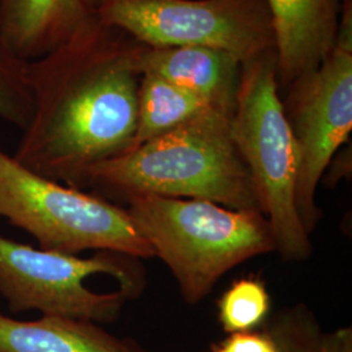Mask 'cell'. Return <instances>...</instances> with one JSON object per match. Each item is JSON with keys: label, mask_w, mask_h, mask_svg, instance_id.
Segmentation results:
<instances>
[{"label": "cell", "mask_w": 352, "mask_h": 352, "mask_svg": "<svg viewBox=\"0 0 352 352\" xmlns=\"http://www.w3.org/2000/svg\"><path fill=\"white\" fill-rule=\"evenodd\" d=\"M141 47L93 16L65 43L28 62L33 113L13 158L80 189L91 167L129 151L138 126Z\"/></svg>", "instance_id": "1"}, {"label": "cell", "mask_w": 352, "mask_h": 352, "mask_svg": "<svg viewBox=\"0 0 352 352\" xmlns=\"http://www.w3.org/2000/svg\"><path fill=\"white\" fill-rule=\"evenodd\" d=\"M228 113L206 109L162 136L96 164L80 189L109 201L148 193L261 212Z\"/></svg>", "instance_id": "2"}, {"label": "cell", "mask_w": 352, "mask_h": 352, "mask_svg": "<svg viewBox=\"0 0 352 352\" xmlns=\"http://www.w3.org/2000/svg\"><path fill=\"white\" fill-rule=\"evenodd\" d=\"M126 202L133 226L168 267L188 305L206 299L234 267L276 252L272 227L258 210L148 193Z\"/></svg>", "instance_id": "3"}, {"label": "cell", "mask_w": 352, "mask_h": 352, "mask_svg": "<svg viewBox=\"0 0 352 352\" xmlns=\"http://www.w3.org/2000/svg\"><path fill=\"white\" fill-rule=\"evenodd\" d=\"M230 128L272 227L276 252L286 263L307 261L314 247L295 206L299 155L278 89L277 51L241 63Z\"/></svg>", "instance_id": "4"}, {"label": "cell", "mask_w": 352, "mask_h": 352, "mask_svg": "<svg viewBox=\"0 0 352 352\" xmlns=\"http://www.w3.org/2000/svg\"><path fill=\"white\" fill-rule=\"evenodd\" d=\"M144 286L139 258L109 251L84 258L0 235V295L12 314L38 311L111 324Z\"/></svg>", "instance_id": "5"}, {"label": "cell", "mask_w": 352, "mask_h": 352, "mask_svg": "<svg viewBox=\"0 0 352 352\" xmlns=\"http://www.w3.org/2000/svg\"><path fill=\"white\" fill-rule=\"evenodd\" d=\"M0 217L32 235L41 250L76 256L109 251L139 260L154 257L126 208L38 175L1 148Z\"/></svg>", "instance_id": "6"}, {"label": "cell", "mask_w": 352, "mask_h": 352, "mask_svg": "<svg viewBox=\"0 0 352 352\" xmlns=\"http://www.w3.org/2000/svg\"><path fill=\"white\" fill-rule=\"evenodd\" d=\"M283 91L282 106L299 155L295 206L312 235L322 217L318 186L351 135L352 0H340L337 37L327 58Z\"/></svg>", "instance_id": "7"}, {"label": "cell", "mask_w": 352, "mask_h": 352, "mask_svg": "<svg viewBox=\"0 0 352 352\" xmlns=\"http://www.w3.org/2000/svg\"><path fill=\"white\" fill-rule=\"evenodd\" d=\"M94 16L151 47H209L240 63L277 46L266 0H101Z\"/></svg>", "instance_id": "8"}, {"label": "cell", "mask_w": 352, "mask_h": 352, "mask_svg": "<svg viewBox=\"0 0 352 352\" xmlns=\"http://www.w3.org/2000/svg\"><path fill=\"white\" fill-rule=\"evenodd\" d=\"M277 41L279 93L316 69L333 49L340 0H266Z\"/></svg>", "instance_id": "9"}, {"label": "cell", "mask_w": 352, "mask_h": 352, "mask_svg": "<svg viewBox=\"0 0 352 352\" xmlns=\"http://www.w3.org/2000/svg\"><path fill=\"white\" fill-rule=\"evenodd\" d=\"M140 75L151 74L184 89L212 109L232 115L239 89L241 63L226 51L200 46L151 47L142 45Z\"/></svg>", "instance_id": "10"}, {"label": "cell", "mask_w": 352, "mask_h": 352, "mask_svg": "<svg viewBox=\"0 0 352 352\" xmlns=\"http://www.w3.org/2000/svg\"><path fill=\"white\" fill-rule=\"evenodd\" d=\"M93 16L87 0H0V42L30 62L65 43Z\"/></svg>", "instance_id": "11"}, {"label": "cell", "mask_w": 352, "mask_h": 352, "mask_svg": "<svg viewBox=\"0 0 352 352\" xmlns=\"http://www.w3.org/2000/svg\"><path fill=\"white\" fill-rule=\"evenodd\" d=\"M0 352H148L129 337H118L101 324L59 316L33 321L0 314Z\"/></svg>", "instance_id": "12"}, {"label": "cell", "mask_w": 352, "mask_h": 352, "mask_svg": "<svg viewBox=\"0 0 352 352\" xmlns=\"http://www.w3.org/2000/svg\"><path fill=\"white\" fill-rule=\"evenodd\" d=\"M206 109H210L206 102L162 77L151 74L141 75L138 91V126L129 151L184 124Z\"/></svg>", "instance_id": "13"}, {"label": "cell", "mask_w": 352, "mask_h": 352, "mask_svg": "<svg viewBox=\"0 0 352 352\" xmlns=\"http://www.w3.org/2000/svg\"><path fill=\"white\" fill-rule=\"evenodd\" d=\"M272 315V298L263 279H235L217 300L218 322L227 334L260 330Z\"/></svg>", "instance_id": "14"}, {"label": "cell", "mask_w": 352, "mask_h": 352, "mask_svg": "<svg viewBox=\"0 0 352 352\" xmlns=\"http://www.w3.org/2000/svg\"><path fill=\"white\" fill-rule=\"evenodd\" d=\"M263 329L276 342L278 352H321L322 329L305 302L280 308Z\"/></svg>", "instance_id": "15"}, {"label": "cell", "mask_w": 352, "mask_h": 352, "mask_svg": "<svg viewBox=\"0 0 352 352\" xmlns=\"http://www.w3.org/2000/svg\"><path fill=\"white\" fill-rule=\"evenodd\" d=\"M33 113L28 62L0 42V119L25 129Z\"/></svg>", "instance_id": "16"}, {"label": "cell", "mask_w": 352, "mask_h": 352, "mask_svg": "<svg viewBox=\"0 0 352 352\" xmlns=\"http://www.w3.org/2000/svg\"><path fill=\"white\" fill-rule=\"evenodd\" d=\"M209 352H278L276 342L264 329L231 333L225 340L214 343Z\"/></svg>", "instance_id": "17"}, {"label": "cell", "mask_w": 352, "mask_h": 352, "mask_svg": "<svg viewBox=\"0 0 352 352\" xmlns=\"http://www.w3.org/2000/svg\"><path fill=\"white\" fill-rule=\"evenodd\" d=\"M321 352H352V327H342L321 336Z\"/></svg>", "instance_id": "18"}, {"label": "cell", "mask_w": 352, "mask_h": 352, "mask_svg": "<svg viewBox=\"0 0 352 352\" xmlns=\"http://www.w3.org/2000/svg\"><path fill=\"white\" fill-rule=\"evenodd\" d=\"M100 1H101V0H87V3L90 6V8L93 10V12H94V7H96Z\"/></svg>", "instance_id": "19"}]
</instances>
